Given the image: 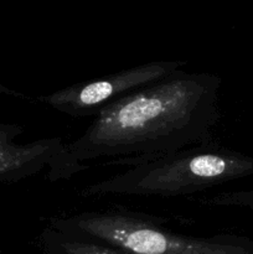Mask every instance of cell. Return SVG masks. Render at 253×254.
I'll use <instances>...</instances> for the list:
<instances>
[{"label":"cell","instance_id":"7","mask_svg":"<svg viewBox=\"0 0 253 254\" xmlns=\"http://www.w3.org/2000/svg\"><path fill=\"white\" fill-rule=\"evenodd\" d=\"M198 205L207 207H241L253 212V189L238 191H226L197 200Z\"/></svg>","mask_w":253,"mask_h":254},{"label":"cell","instance_id":"2","mask_svg":"<svg viewBox=\"0 0 253 254\" xmlns=\"http://www.w3.org/2000/svg\"><path fill=\"white\" fill-rule=\"evenodd\" d=\"M248 176H253V156L211 141L130 166L117 175L84 186L79 196L178 197Z\"/></svg>","mask_w":253,"mask_h":254},{"label":"cell","instance_id":"4","mask_svg":"<svg viewBox=\"0 0 253 254\" xmlns=\"http://www.w3.org/2000/svg\"><path fill=\"white\" fill-rule=\"evenodd\" d=\"M188 64L181 60L153 61L116 73L79 82L36 98L37 102L72 118L96 117L122 97L163 81Z\"/></svg>","mask_w":253,"mask_h":254},{"label":"cell","instance_id":"3","mask_svg":"<svg viewBox=\"0 0 253 254\" xmlns=\"http://www.w3.org/2000/svg\"><path fill=\"white\" fill-rule=\"evenodd\" d=\"M50 228L64 237L134 254H253V240L235 235H181L153 216L126 210L59 216Z\"/></svg>","mask_w":253,"mask_h":254},{"label":"cell","instance_id":"6","mask_svg":"<svg viewBox=\"0 0 253 254\" xmlns=\"http://www.w3.org/2000/svg\"><path fill=\"white\" fill-rule=\"evenodd\" d=\"M40 242L44 254H134L106 246L72 240L55 232L49 226L42 231Z\"/></svg>","mask_w":253,"mask_h":254},{"label":"cell","instance_id":"1","mask_svg":"<svg viewBox=\"0 0 253 254\" xmlns=\"http://www.w3.org/2000/svg\"><path fill=\"white\" fill-rule=\"evenodd\" d=\"M221 82L216 74L179 69L122 97L102 109L82 135L64 143L47 179L69 180L92 161L130 168L211 143L221 118Z\"/></svg>","mask_w":253,"mask_h":254},{"label":"cell","instance_id":"5","mask_svg":"<svg viewBox=\"0 0 253 254\" xmlns=\"http://www.w3.org/2000/svg\"><path fill=\"white\" fill-rule=\"evenodd\" d=\"M24 131L19 124L0 123V184L26 180L45 170L49 173L63 149L64 141L59 136L15 143Z\"/></svg>","mask_w":253,"mask_h":254},{"label":"cell","instance_id":"8","mask_svg":"<svg viewBox=\"0 0 253 254\" xmlns=\"http://www.w3.org/2000/svg\"><path fill=\"white\" fill-rule=\"evenodd\" d=\"M0 94L14 97V98L24 99V101H31L32 99V98H30L29 96H26V94L21 93V92H19V91H15V89L9 88V87H5L4 84H1V83H0Z\"/></svg>","mask_w":253,"mask_h":254}]
</instances>
